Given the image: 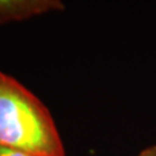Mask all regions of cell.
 Wrapping results in <instances>:
<instances>
[{
  "mask_svg": "<svg viewBox=\"0 0 156 156\" xmlns=\"http://www.w3.org/2000/svg\"><path fill=\"white\" fill-rule=\"evenodd\" d=\"M0 156H38V155H34V154H30V153H26V151H17V149H13V148L0 146Z\"/></svg>",
  "mask_w": 156,
  "mask_h": 156,
  "instance_id": "obj_3",
  "label": "cell"
},
{
  "mask_svg": "<svg viewBox=\"0 0 156 156\" xmlns=\"http://www.w3.org/2000/svg\"><path fill=\"white\" fill-rule=\"evenodd\" d=\"M62 8V2L58 0H0V24Z\"/></svg>",
  "mask_w": 156,
  "mask_h": 156,
  "instance_id": "obj_2",
  "label": "cell"
},
{
  "mask_svg": "<svg viewBox=\"0 0 156 156\" xmlns=\"http://www.w3.org/2000/svg\"><path fill=\"white\" fill-rule=\"evenodd\" d=\"M138 156H156V146H151L146 148Z\"/></svg>",
  "mask_w": 156,
  "mask_h": 156,
  "instance_id": "obj_4",
  "label": "cell"
},
{
  "mask_svg": "<svg viewBox=\"0 0 156 156\" xmlns=\"http://www.w3.org/2000/svg\"><path fill=\"white\" fill-rule=\"evenodd\" d=\"M0 146L38 156H65L49 110L15 79L0 72Z\"/></svg>",
  "mask_w": 156,
  "mask_h": 156,
  "instance_id": "obj_1",
  "label": "cell"
}]
</instances>
